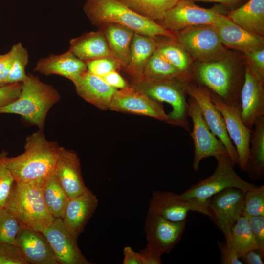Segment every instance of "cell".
I'll use <instances>...</instances> for the list:
<instances>
[{"label":"cell","instance_id":"obj_45","mask_svg":"<svg viewBox=\"0 0 264 264\" xmlns=\"http://www.w3.org/2000/svg\"><path fill=\"white\" fill-rule=\"evenodd\" d=\"M12 48L7 53L0 55V86L7 84L8 77L13 60Z\"/></svg>","mask_w":264,"mask_h":264},{"label":"cell","instance_id":"obj_9","mask_svg":"<svg viewBox=\"0 0 264 264\" xmlns=\"http://www.w3.org/2000/svg\"><path fill=\"white\" fill-rule=\"evenodd\" d=\"M187 115L193 122L190 133L194 144L193 167L195 171L199 169L201 160L220 155H229L222 142L210 130L205 122L197 102L191 96L187 101Z\"/></svg>","mask_w":264,"mask_h":264},{"label":"cell","instance_id":"obj_33","mask_svg":"<svg viewBox=\"0 0 264 264\" xmlns=\"http://www.w3.org/2000/svg\"><path fill=\"white\" fill-rule=\"evenodd\" d=\"M172 79L191 80L178 70L156 50L146 65L142 80H162Z\"/></svg>","mask_w":264,"mask_h":264},{"label":"cell","instance_id":"obj_43","mask_svg":"<svg viewBox=\"0 0 264 264\" xmlns=\"http://www.w3.org/2000/svg\"><path fill=\"white\" fill-rule=\"evenodd\" d=\"M246 218L258 247L264 250V216H255Z\"/></svg>","mask_w":264,"mask_h":264},{"label":"cell","instance_id":"obj_10","mask_svg":"<svg viewBox=\"0 0 264 264\" xmlns=\"http://www.w3.org/2000/svg\"><path fill=\"white\" fill-rule=\"evenodd\" d=\"M185 90L187 95L198 105L203 118L211 132L224 145L233 165L238 164L236 148L228 135L222 114L211 99L210 90L192 80L186 82Z\"/></svg>","mask_w":264,"mask_h":264},{"label":"cell","instance_id":"obj_19","mask_svg":"<svg viewBox=\"0 0 264 264\" xmlns=\"http://www.w3.org/2000/svg\"><path fill=\"white\" fill-rule=\"evenodd\" d=\"M54 174L69 199L88 189L82 176L79 158L73 151L60 147Z\"/></svg>","mask_w":264,"mask_h":264},{"label":"cell","instance_id":"obj_6","mask_svg":"<svg viewBox=\"0 0 264 264\" xmlns=\"http://www.w3.org/2000/svg\"><path fill=\"white\" fill-rule=\"evenodd\" d=\"M187 81L181 79H143L132 81L129 85L156 101L170 104L172 110L168 114V123L181 127L189 131L187 115V94L185 90V84Z\"/></svg>","mask_w":264,"mask_h":264},{"label":"cell","instance_id":"obj_13","mask_svg":"<svg viewBox=\"0 0 264 264\" xmlns=\"http://www.w3.org/2000/svg\"><path fill=\"white\" fill-rule=\"evenodd\" d=\"M211 99L222 114L228 135L234 144L238 155V165L245 172L249 158L250 142L252 129L243 122L241 110L225 103L211 91Z\"/></svg>","mask_w":264,"mask_h":264},{"label":"cell","instance_id":"obj_28","mask_svg":"<svg viewBox=\"0 0 264 264\" xmlns=\"http://www.w3.org/2000/svg\"><path fill=\"white\" fill-rule=\"evenodd\" d=\"M227 16L244 29L264 36V0H249L239 8L229 11Z\"/></svg>","mask_w":264,"mask_h":264},{"label":"cell","instance_id":"obj_31","mask_svg":"<svg viewBox=\"0 0 264 264\" xmlns=\"http://www.w3.org/2000/svg\"><path fill=\"white\" fill-rule=\"evenodd\" d=\"M225 243L241 256L245 252L258 247L247 218L242 216L225 235Z\"/></svg>","mask_w":264,"mask_h":264},{"label":"cell","instance_id":"obj_34","mask_svg":"<svg viewBox=\"0 0 264 264\" xmlns=\"http://www.w3.org/2000/svg\"><path fill=\"white\" fill-rule=\"evenodd\" d=\"M44 200L54 219H62L69 200L54 173L43 187Z\"/></svg>","mask_w":264,"mask_h":264},{"label":"cell","instance_id":"obj_15","mask_svg":"<svg viewBox=\"0 0 264 264\" xmlns=\"http://www.w3.org/2000/svg\"><path fill=\"white\" fill-rule=\"evenodd\" d=\"M186 221H173L148 211L144 226L147 245L162 255L169 253L180 241Z\"/></svg>","mask_w":264,"mask_h":264},{"label":"cell","instance_id":"obj_40","mask_svg":"<svg viewBox=\"0 0 264 264\" xmlns=\"http://www.w3.org/2000/svg\"><path fill=\"white\" fill-rule=\"evenodd\" d=\"M0 264H28L15 245L0 243Z\"/></svg>","mask_w":264,"mask_h":264},{"label":"cell","instance_id":"obj_26","mask_svg":"<svg viewBox=\"0 0 264 264\" xmlns=\"http://www.w3.org/2000/svg\"><path fill=\"white\" fill-rule=\"evenodd\" d=\"M155 38L134 33L132 40L129 61L123 70L132 79H143V72L150 58L156 49Z\"/></svg>","mask_w":264,"mask_h":264},{"label":"cell","instance_id":"obj_3","mask_svg":"<svg viewBox=\"0 0 264 264\" xmlns=\"http://www.w3.org/2000/svg\"><path fill=\"white\" fill-rule=\"evenodd\" d=\"M60 98L58 91L53 86L44 83L31 74H27L22 82L18 98L0 108V114L20 115L42 131L48 111Z\"/></svg>","mask_w":264,"mask_h":264},{"label":"cell","instance_id":"obj_17","mask_svg":"<svg viewBox=\"0 0 264 264\" xmlns=\"http://www.w3.org/2000/svg\"><path fill=\"white\" fill-rule=\"evenodd\" d=\"M47 240L58 264H91L83 255L74 238L62 219H55L41 232Z\"/></svg>","mask_w":264,"mask_h":264},{"label":"cell","instance_id":"obj_47","mask_svg":"<svg viewBox=\"0 0 264 264\" xmlns=\"http://www.w3.org/2000/svg\"><path fill=\"white\" fill-rule=\"evenodd\" d=\"M264 250L257 248L244 253L241 257V260L247 264H263Z\"/></svg>","mask_w":264,"mask_h":264},{"label":"cell","instance_id":"obj_37","mask_svg":"<svg viewBox=\"0 0 264 264\" xmlns=\"http://www.w3.org/2000/svg\"><path fill=\"white\" fill-rule=\"evenodd\" d=\"M242 216H264V185L255 186L245 193Z\"/></svg>","mask_w":264,"mask_h":264},{"label":"cell","instance_id":"obj_48","mask_svg":"<svg viewBox=\"0 0 264 264\" xmlns=\"http://www.w3.org/2000/svg\"><path fill=\"white\" fill-rule=\"evenodd\" d=\"M141 255L144 264H160L162 254L148 246L139 252Z\"/></svg>","mask_w":264,"mask_h":264},{"label":"cell","instance_id":"obj_18","mask_svg":"<svg viewBox=\"0 0 264 264\" xmlns=\"http://www.w3.org/2000/svg\"><path fill=\"white\" fill-rule=\"evenodd\" d=\"M240 102L242 120L252 129L256 120L264 116V77L247 66L241 90Z\"/></svg>","mask_w":264,"mask_h":264},{"label":"cell","instance_id":"obj_22","mask_svg":"<svg viewBox=\"0 0 264 264\" xmlns=\"http://www.w3.org/2000/svg\"><path fill=\"white\" fill-rule=\"evenodd\" d=\"M98 204L96 196L88 188L68 200L62 220L68 231L76 239L83 232Z\"/></svg>","mask_w":264,"mask_h":264},{"label":"cell","instance_id":"obj_7","mask_svg":"<svg viewBox=\"0 0 264 264\" xmlns=\"http://www.w3.org/2000/svg\"><path fill=\"white\" fill-rule=\"evenodd\" d=\"M175 39L199 62H209L228 55L215 27L200 24L174 33Z\"/></svg>","mask_w":264,"mask_h":264},{"label":"cell","instance_id":"obj_16","mask_svg":"<svg viewBox=\"0 0 264 264\" xmlns=\"http://www.w3.org/2000/svg\"><path fill=\"white\" fill-rule=\"evenodd\" d=\"M245 192L240 189L229 187L213 195L207 202L213 214L212 220L227 234L242 215Z\"/></svg>","mask_w":264,"mask_h":264},{"label":"cell","instance_id":"obj_35","mask_svg":"<svg viewBox=\"0 0 264 264\" xmlns=\"http://www.w3.org/2000/svg\"><path fill=\"white\" fill-rule=\"evenodd\" d=\"M11 48L13 53V60L6 84L22 82L27 75L25 72L29 61L27 49L21 43L13 45Z\"/></svg>","mask_w":264,"mask_h":264},{"label":"cell","instance_id":"obj_29","mask_svg":"<svg viewBox=\"0 0 264 264\" xmlns=\"http://www.w3.org/2000/svg\"><path fill=\"white\" fill-rule=\"evenodd\" d=\"M253 127L245 172L250 178L255 180L261 179L264 174V116L259 118Z\"/></svg>","mask_w":264,"mask_h":264},{"label":"cell","instance_id":"obj_32","mask_svg":"<svg viewBox=\"0 0 264 264\" xmlns=\"http://www.w3.org/2000/svg\"><path fill=\"white\" fill-rule=\"evenodd\" d=\"M138 14L154 22L161 20L165 14L180 0H117Z\"/></svg>","mask_w":264,"mask_h":264},{"label":"cell","instance_id":"obj_2","mask_svg":"<svg viewBox=\"0 0 264 264\" xmlns=\"http://www.w3.org/2000/svg\"><path fill=\"white\" fill-rule=\"evenodd\" d=\"M83 11L91 23L97 27L105 24H116L152 38H175L174 34L155 22L138 14L117 0H86Z\"/></svg>","mask_w":264,"mask_h":264},{"label":"cell","instance_id":"obj_36","mask_svg":"<svg viewBox=\"0 0 264 264\" xmlns=\"http://www.w3.org/2000/svg\"><path fill=\"white\" fill-rule=\"evenodd\" d=\"M22 225L14 214L5 207L0 209V243L15 245Z\"/></svg>","mask_w":264,"mask_h":264},{"label":"cell","instance_id":"obj_20","mask_svg":"<svg viewBox=\"0 0 264 264\" xmlns=\"http://www.w3.org/2000/svg\"><path fill=\"white\" fill-rule=\"evenodd\" d=\"M15 245L28 264H58L45 236L22 224Z\"/></svg>","mask_w":264,"mask_h":264},{"label":"cell","instance_id":"obj_49","mask_svg":"<svg viewBox=\"0 0 264 264\" xmlns=\"http://www.w3.org/2000/svg\"><path fill=\"white\" fill-rule=\"evenodd\" d=\"M123 254V264H144L140 253L134 251L130 246H126L124 248Z\"/></svg>","mask_w":264,"mask_h":264},{"label":"cell","instance_id":"obj_4","mask_svg":"<svg viewBox=\"0 0 264 264\" xmlns=\"http://www.w3.org/2000/svg\"><path fill=\"white\" fill-rule=\"evenodd\" d=\"M191 80L207 87L225 103L241 110V78L235 63L228 55L217 60L198 62Z\"/></svg>","mask_w":264,"mask_h":264},{"label":"cell","instance_id":"obj_27","mask_svg":"<svg viewBox=\"0 0 264 264\" xmlns=\"http://www.w3.org/2000/svg\"><path fill=\"white\" fill-rule=\"evenodd\" d=\"M98 28L104 34L113 58L121 64L123 69L130 60L135 32L127 27L112 23L105 24Z\"/></svg>","mask_w":264,"mask_h":264},{"label":"cell","instance_id":"obj_1","mask_svg":"<svg viewBox=\"0 0 264 264\" xmlns=\"http://www.w3.org/2000/svg\"><path fill=\"white\" fill-rule=\"evenodd\" d=\"M60 147L48 141L42 130L26 138L24 151L7 159V166L15 182L43 187L54 173Z\"/></svg>","mask_w":264,"mask_h":264},{"label":"cell","instance_id":"obj_12","mask_svg":"<svg viewBox=\"0 0 264 264\" xmlns=\"http://www.w3.org/2000/svg\"><path fill=\"white\" fill-rule=\"evenodd\" d=\"M220 13L201 7L191 0H180L163 18L155 22L174 34L186 28L200 24L213 25Z\"/></svg>","mask_w":264,"mask_h":264},{"label":"cell","instance_id":"obj_30","mask_svg":"<svg viewBox=\"0 0 264 264\" xmlns=\"http://www.w3.org/2000/svg\"><path fill=\"white\" fill-rule=\"evenodd\" d=\"M164 38V39H159L158 37L155 38L157 42L156 51L181 73L191 79L192 57L175 38Z\"/></svg>","mask_w":264,"mask_h":264},{"label":"cell","instance_id":"obj_14","mask_svg":"<svg viewBox=\"0 0 264 264\" xmlns=\"http://www.w3.org/2000/svg\"><path fill=\"white\" fill-rule=\"evenodd\" d=\"M109 109L117 112L150 117L168 123V114L160 102L137 90L130 85L117 89Z\"/></svg>","mask_w":264,"mask_h":264},{"label":"cell","instance_id":"obj_21","mask_svg":"<svg viewBox=\"0 0 264 264\" xmlns=\"http://www.w3.org/2000/svg\"><path fill=\"white\" fill-rule=\"evenodd\" d=\"M213 25L216 28L225 46L241 51L243 54L264 47L263 36L244 29L227 16L220 13Z\"/></svg>","mask_w":264,"mask_h":264},{"label":"cell","instance_id":"obj_41","mask_svg":"<svg viewBox=\"0 0 264 264\" xmlns=\"http://www.w3.org/2000/svg\"><path fill=\"white\" fill-rule=\"evenodd\" d=\"M22 82L0 86V108L16 100L20 94Z\"/></svg>","mask_w":264,"mask_h":264},{"label":"cell","instance_id":"obj_5","mask_svg":"<svg viewBox=\"0 0 264 264\" xmlns=\"http://www.w3.org/2000/svg\"><path fill=\"white\" fill-rule=\"evenodd\" d=\"M21 223L42 232L55 219L44 200L43 187L15 182L5 207Z\"/></svg>","mask_w":264,"mask_h":264},{"label":"cell","instance_id":"obj_8","mask_svg":"<svg viewBox=\"0 0 264 264\" xmlns=\"http://www.w3.org/2000/svg\"><path fill=\"white\" fill-rule=\"evenodd\" d=\"M215 158L217 165L214 173L182 192L181 197L207 202L210 197L227 188H237L245 193L255 186L237 174L229 155H220Z\"/></svg>","mask_w":264,"mask_h":264},{"label":"cell","instance_id":"obj_11","mask_svg":"<svg viewBox=\"0 0 264 264\" xmlns=\"http://www.w3.org/2000/svg\"><path fill=\"white\" fill-rule=\"evenodd\" d=\"M173 221L186 220L190 211L197 212L213 219L207 202L185 198L170 191H155L152 193L148 211Z\"/></svg>","mask_w":264,"mask_h":264},{"label":"cell","instance_id":"obj_24","mask_svg":"<svg viewBox=\"0 0 264 264\" xmlns=\"http://www.w3.org/2000/svg\"><path fill=\"white\" fill-rule=\"evenodd\" d=\"M33 70L45 75H57L71 81L87 70L84 61L69 50L58 55L51 54L37 62Z\"/></svg>","mask_w":264,"mask_h":264},{"label":"cell","instance_id":"obj_44","mask_svg":"<svg viewBox=\"0 0 264 264\" xmlns=\"http://www.w3.org/2000/svg\"><path fill=\"white\" fill-rule=\"evenodd\" d=\"M221 253L220 264H242L239 255L225 243L221 242H218Z\"/></svg>","mask_w":264,"mask_h":264},{"label":"cell","instance_id":"obj_38","mask_svg":"<svg viewBox=\"0 0 264 264\" xmlns=\"http://www.w3.org/2000/svg\"><path fill=\"white\" fill-rule=\"evenodd\" d=\"M7 153H0V209L4 208L12 187L15 182L12 175L7 168Z\"/></svg>","mask_w":264,"mask_h":264},{"label":"cell","instance_id":"obj_50","mask_svg":"<svg viewBox=\"0 0 264 264\" xmlns=\"http://www.w3.org/2000/svg\"><path fill=\"white\" fill-rule=\"evenodd\" d=\"M194 1H203L220 3L225 5H231L236 4L242 0H191Z\"/></svg>","mask_w":264,"mask_h":264},{"label":"cell","instance_id":"obj_46","mask_svg":"<svg viewBox=\"0 0 264 264\" xmlns=\"http://www.w3.org/2000/svg\"><path fill=\"white\" fill-rule=\"evenodd\" d=\"M101 78L109 86L117 89H123L129 86L117 70L111 71Z\"/></svg>","mask_w":264,"mask_h":264},{"label":"cell","instance_id":"obj_42","mask_svg":"<svg viewBox=\"0 0 264 264\" xmlns=\"http://www.w3.org/2000/svg\"><path fill=\"white\" fill-rule=\"evenodd\" d=\"M247 66L258 74L264 77V47L244 54Z\"/></svg>","mask_w":264,"mask_h":264},{"label":"cell","instance_id":"obj_23","mask_svg":"<svg viewBox=\"0 0 264 264\" xmlns=\"http://www.w3.org/2000/svg\"><path fill=\"white\" fill-rule=\"evenodd\" d=\"M71 81L80 97L102 110L109 109L112 97L117 90L107 84L101 77L88 70Z\"/></svg>","mask_w":264,"mask_h":264},{"label":"cell","instance_id":"obj_39","mask_svg":"<svg viewBox=\"0 0 264 264\" xmlns=\"http://www.w3.org/2000/svg\"><path fill=\"white\" fill-rule=\"evenodd\" d=\"M87 70L90 73L102 77L113 71L123 69L121 64L114 58L104 57L85 62Z\"/></svg>","mask_w":264,"mask_h":264},{"label":"cell","instance_id":"obj_25","mask_svg":"<svg viewBox=\"0 0 264 264\" xmlns=\"http://www.w3.org/2000/svg\"><path fill=\"white\" fill-rule=\"evenodd\" d=\"M68 50L84 62L104 57L113 58L104 34L100 30L85 33L72 39Z\"/></svg>","mask_w":264,"mask_h":264}]
</instances>
